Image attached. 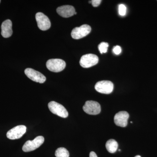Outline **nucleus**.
<instances>
[{"mask_svg": "<svg viewBox=\"0 0 157 157\" xmlns=\"http://www.w3.org/2000/svg\"><path fill=\"white\" fill-rule=\"evenodd\" d=\"M46 64L48 70L55 73L63 71L66 66L64 61L59 59H50L47 61Z\"/></svg>", "mask_w": 157, "mask_h": 157, "instance_id": "obj_1", "label": "nucleus"}, {"mask_svg": "<svg viewBox=\"0 0 157 157\" xmlns=\"http://www.w3.org/2000/svg\"><path fill=\"white\" fill-rule=\"evenodd\" d=\"M99 58L97 55L93 54H87L81 57L79 64L82 67L88 68L98 63Z\"/></svg>", "mask_w": 157, "mask_h": 157, "instance_id": "obj_2", "label": "nucleus"}, {"mask_svg": "<svg viewBox=\"0 0 157 157\" xmlns=\"http://www.w3.org/2000/svg\"><path fill=\"white\" fill-rule=\"evenodd\" d=\"M44 142V138L43 136H39L33 140H28L24 144L22 150L24 152L33 151L42 145Z\"/></svg>", "mask_w": 157, "mask_h": 157, "instance_id": "obj_3", "label": "nucleus"}, {"mask_svg": "<svg viewBox=\"0 0 157 157\" xmlns=\"http://www.w3.org/2000/svg\"><path fill=\"white\" fill-rule=\"evenodd\" d=\"M48 107L51 112L53 114L63 118H67L68 116V112L67 109L61 104L55 101L49 102Z\"/></svg>", "mask_w": 157, "mask_h": 157, "instance_id": "obj_4", "label": "nucleus"}, {"mask_svg": "<svg viewBox=\"0 0 157 157\" xmlns=\"http://www.w3.org/2000/svg\"><path fill=\"white\" fill-rule=\"evenodd\" d=\"M91 31V28L88 25H83L73 29L71 32V36L73 39H78L86 36Z\"/></svg>", "mask_w": 157, "mask_h": 157, "instance_id": "obj_5", "label": "nucleus"}, {"mask_svg": "<svg viewBox=\"0 0 157 157\" xmlns=\"http://www.w3.org/2000/svg\"><path fill=\"white\" fill-rule=\"evenodd\" d=\"M83 109L87 114L95 115L101 112V107L99 103L96 101H88L86 102L83 106Z\"/></svg>", "mask_w": 157, "mask_h": 157, "instance_id": "obj_6", "label": "nucleus"}, {"mask_svg": "<svg viewBox=\"0 0 157 157\" xmlns=\"http://www.w3.org/2000/svg\"><path fill=\"white\" fill-rule=\"evenodd\" d=\"M95 89L98 92L108 94L113 91V84L111 81L103 80L98 82L95 86Z\"/></svg>", "mask_w": 157, "mask_h": 157, "instance_id": "obj_7", "label": "nucleus"}, {"mask_svg": "<svg viewBox=\"0 0 157 157\" xmlns=\"http://www.w3.org/2000/svg\"><path fill=\"white\" fill-rule=\"evenodd\" d=\"M26 127L25 125L17 126L9 130L7 133V137L11 140L19 139L25 134Z\"/></svg>", "mask_w": 157, "mask_h": 157, "instance_id": "obj_8", "label": "nucleus"}, {"mask_svg": "<svg viewBox=\"0 0 157 157\" xmlns=\"http://www.w3.org/2000/svg\"><path fill=\"white\" fill-rule=\"evenodd\" d=\"M25 73L29 78L36 82L43 83L46 81V77L44 75L32 68L26 69Z\"/></svg>", "mask_w": 157, "mask_h": 157, "instance_id": "obj_9", "label": "nucleus"}, {"mask_svg": "<svg viewBox=\"0 0 157 157\" xmlns=\"http://www.w3.org/2000/svg\"><path fill=\"white\" fill-rule=\"evenodd\" d=\"M36 19L38 27L42 31H46L50 28L51 22L47 16L42 13L38 12L36 15Z\"/></svg>", "mask_w": 157, "mask_h": 157, "instance_id": "obj_10", "label": "nucleus"}, {"mask_svg": "<svg viewBox=\"0 0 157 157\" xmlns=\"http://www.w3.org/2000/svg\"><path fill=\"white\" fill-rule=\"evenodd\" d=\"M129 117V113L126 111H122L119 112L114 116V123L118 126L123 128L126 127Z\"/></svg>", "mask_w": 157, "mask_h": 157, "instance_id": "obj_11", "label": "nucleus"}, {"mask_svg": "<svg viewBox=\"0 0 157 157\" xmlns=\"http://www.w3.org/2000/svg\"><path fill=\"white\" fill-rule=\"evenodd\" d=\"M58 14L63 17H72L76 14L75 8L71 6H63L59 7L56 9Z\"/></svg>", "mask_w": 157, "mask_h": 157, "instance_id": "obj_12", "label": "nucleus"}, {"mask_svg": "<svg viewBox=\"0 0 157 157\" xmlns=\"http://www.w3.org/2000/svg\"><path fill=\"white\" fill-rule=\"evenodd\" d=\"M12 26V22L9 19L6 20L2 23L1 34L4 38H8L11 36L13 33Z\"/></svg>", "mask_w": 157, "mask_h": 157, "instance_id": "obj_13", "label": "nucleus"}, {"mask_svg": "<svg viewBox=\"0 0 157 157\" xmlns=\"http://www.w3.org/2000/svg\"><path fill=\"white\" fill-rule=\"evenodd\" d=\"M118 147L117 142L114 139H109L106 144V147L107 151L110 153H114L117 151Z\"/></svg>", "mask_w": 157, "mask_h": 157, "instance_id": "obj_14", "label": "nucleus"}, {"mask_svg": "<svg viewBox=\"0 0 157 157\" xmlns=\"http://www.w3.org/2000/svg\"><path fill=\"white\" fill-rule=\"evenodd\" d=\"M55 156L56 157H69L70 153L67 149L64 147H59L56 151Z\"/></svg>", "mask_w": 157, "mask_h": 157, "instance_id": "obj_15", "label": "nucleus"}, {"mask_svg": "<svg viewBox=\"0 0 157 157\" xmlns=\"http://www.w3.org/2000/svg\"><path fill=\"white\" fill-rule=\"evenodd\" d=\"M109 44L107 42H102L98 45V49L101 54L105 53L107 52Z\"/></svg>", "mask_w": 157, "mask_h": 157, "instance_id": "obj_16", "label": "nucleus"}, {"mask_svg": "<svg viewBox=\"0 0 157 157\" xmlns=\"http://www.w3.org/2000/svg\"><path fill=\"white\" fill-rule=\"evenodd\" d=\"M119 14L121 16H125L126 14L127 8L123 4H121L118 7Z\"/></svg>", "mask_w": 157, "mask_h": 157, "instance_id": "obj_17", "label": "nucleus"}, {"mask_svg": "<svg viewBox=\"0 0 157 157\" xmlns=\"http://www.w3.org/2000/svg\"><path fill=\"white\" fill-rule=\"evenodd\" d=\"M121 48L119 45L114 46L113 49V52L116 55H119L121 52Z\"/></svg>", "mask_w": 157, "mask_h": 157, "instance_id": "obj_18", "label": "nucleus"}, {"mask_svg": "<svg viewBox=\"0 0 157 157\" xmlns=\"http://www.w3.org/2000/svg\"><path fill=\"white\" fill-rule=\"evenodd\" d=\"M101 0H93L91 1V4L94 7H97L101 4Z\"/></svg>", "mask_w": 157, "mask_h": 157, "instance_id": "obj_19", "label": "nucleus"}, {"mask_svg": "<svg viewBox=\"0 0 157 157\" xmlns=\"http://www.w3.org/2000/svg\"><path fill=\"white\" fill-rule=\"evenodd\" d=\"M90 157H98L97 154L94 151H91L90 153Z\"/></svg>", "mask_w": 157, "mask_h": 157, "instance_id": "obj_20", "label": "nucleus"}, {"mask_svg": "<svg viewBox=\"0 0 157 157\" xmlns=\"http://www.w3.org/2000/svg\"><path fill=\"white\" fill-rule=\"evenodd\" d=\"M135 157H141V156H140V155H137L136 156H135Z\"/></svg>", "mask_w": 157, "mask_h": 157, "instance_id": "obj_21", "label": "nucleus"}, {"mask_svg": "<svg viewBox=\"0 0 157 157\" xmlns=\"http://www.w3.org/2000/svg\"><path fill=\"white\" fill-rule=\"evenodd\" d=\"M1 1H0V3H1Z\"/></svg>", "mask_w": 157, "mask_h": 157, "instance_id": "obj_22", "label": "nucleus"}]
</instances>
